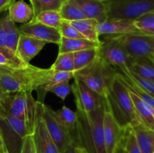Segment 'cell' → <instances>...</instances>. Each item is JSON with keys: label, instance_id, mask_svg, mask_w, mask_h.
Returning <instances> with one entry per match:
<instances>
[{"label": "cell", "instance_id": "46", "mask_svg": "<svg viewBox=\"0 0 154 153\" xmlns=\"http://www.w3.org/2000/svg\"><path fill=\"white\" fill-rule=\"evenodd\" d=\"M153 114H154V110H153Z\"/></svg>", "mask_w": 154, "mask_h": 153}, {"label": "cell", "instance_id": "6", "mask_svg": "<svg viewBox=\"0 0 154 153\" xmlns=\"http://www.w3.org/2000/svg\"><path fill=\"white\" fill-rule=\"evenodd\" d=\"M32 132L23 120L11 116H0V134L9 152L20 153L23 140Z\"/></svg>", "mask_w": 154, "mask_h": 153}, {"label": "cell", "instance_id": "40", "mask_svg": "<svg viewBox=\"0 0 154 153\" xmlns=\"http://www.w3.org/2000/svg\"><path fill=\"white\" fill-rule=\"evenodd\" d=\"M127 132V131H126ZM125 139V138H124ZM115 153H128L127 152H126V150L124 148V140H123V142L120 143V145L119 146L118 148H117V149L116 150Z\"/></svg>", "mask_w": 154, "mask_h": 153}, {"label": "cell", "instance_id": "14", "mask_svg": "<svg viewBox=\"0 0 154 153\" xmlns=\"http://www.w3.org/2000/svg\"><path fill=\"white\" fill-rule=\"evenodd\" d=\"M22 34L32 36L35 38L45 41L46 43H53L58 44L60 43L62 36L58 29L38 22H30L23 24L19 28Z\"/></svg>", "mask_w": 154, "mask_h": 153}, {"label": "cell", "instance_id": "26", "mask_svg": "<svg viewBox=\"0 0 154 153\" xmlns=\"http://www.w3.org/2000/svg\"><path fill=\"white\" fill-rule=\"evenodd\" d=\"M53 113L58 121L66 128L71 134L75 131L78 122V114L66 106H63L57 111L53 110Z\"/></svg>", "mask_w": 154, "mask_h": 153}, {"label": "cell", "instance_id": "38", "mask_svg": "<svg viewBox=\"0 0 154 153\" xmlns=\"http://www.w3.org/2000/svg\"><path fill=\"white\" fill-rule=\"evenodd\" d=\"M17 0H0V14L8 10L9 7Z\"/></svg>", "mask_w": 154, "mask_h": 153}, {"label": "cell", "instance_id": "18", "mask_svg": "<svg viewBox=\"0 0 154 153\" xmlns=\"http://www.w3.org/2000/svg\"><path fill=\"white\" fill-rule=\"evenodd\" d=\"M129 92L134 104L135 112L141 123L146 128L154 131L153 109L144 100H141L133 92L129 90Z\"/></svg>", "mask_w": 154, "mask_h": 153}, {"label": "cell", "instance_id": "12", "mask_svg": "<svg viewBox=\"0 0 154 153\" xmlns=\"http://www.w3.org/2000/svg\"><path fill=\"white\" fill-rule=\"evenodd\" d=\"M43 118L51 138L55 142L60 152H63L74 142L72 134L56 118L53 113V110L45 104L43 108Z\"/></svg>", "mask_w": 154, "mask_h": 153}, {"label": "cell", "instance_id": "48", "mask_svg": "<svg viewBox=\"0 0 154 153\" xmlns=\"http://www.w3.org/2000/svg\"><path fill=\"white\" fill-rule=\"evenodd\" d=\"M64 1H65V0H64Z\"/></svg>", "mask_w": 154, "mask_h": 153}, {"label": "cell", "instance_id": "4", "mask_svg": "<svg viewBox=\"0 0 154 153\" xmlns=\"http://www.w3.org/2000/svg\"><path fill=\"white\" fill-rule=\"evenodd\" d=\"M36 106L37 100L33 98L31 92L2 93L0 116H11L23 120L33 131Z\"/></svg>", "mask_w": 154, "mask_h": 153}, {"label": "cell", "instance_id": "45", "mask_svg": "<svg viewBox=\"0 0 154 153\" xmlns=\"http://www.w3.org/2000/svg\"><path fill=\"white\" fill-rule=\"evenodd\" d=\"M5 153H11V152H8V150H7V151H6V152H5Z\"/></svg>", "mask_w": 154, "mask_h": 153}, {"label": "cell", "instance_id": "17", "mask_svg": "<svg viewBox=\"0 0 154 153\" xmlns=\"http://www.w3.org/2000/svg\"><path fill=\"white\" fill-rule=\"evenodd\" d=\"M46 44L44 40L21 33L17 52L25 62L29 63L30 61L43 49Z\"/></svg>", "mask_w": 154, "mask_h": 153}, {"label": "cell", "instance_id": "41", "mask_svg": "<svg viewBox=\"0 0 154 153\" xmlns=\"http://www.w3.org/2000/svg\"><path fill=\"white\" fill-rule=\"evenodd\" d=\"M7 151V148H6L5 145L4 143V141H3L2 137L1 136V134H0V153H5Z\"/></svg>", "mask_w": 154, "mask_h": 153}, {"label": "cell", "instance_id": "2", "mask_svg": "<svg viewBox=\"0 0 154 153\" xmlns=\"http://www.w3.org/2000/svg\"><path fill=\"white\" fill-rule=\"evenodd\" d=\"M53 70L29 64L20 68L0 67V90L2 93L37 91L46 83Z\"/></svg>", "mask_w": 154, "mask_h": 153}, {"label": "cell", "instance_id": "7", "mask_svg": "<svg viewBox=\"0 0 154 153\" xmlns=\"http://www.w3.org/2000/svg\"><path fill=\"white\" fill-rule=\"evenodd\" d=\"M117 40L132 59L154 56V35L143 32L111 36Z\"/></svg>", "mask_w": 154, "mask_h": 153}, {"label": "cell", "instance_id": "36", "mask_svg": "<svg viewBox=\"0 0 154 153\" xmlns=\"http://www.w3.org/2000/svg\"><path fill=\"white\" fill-rule=\"evenodd\" d=\"M49 92H53L57 97L65 100L72 92V85L69 84V81H65L53 86L49 89Z\"/></svg>", "mask_w": 154, "mask_h": 153}, {"label": "cell", "instance_id": "5", "mask_svg": "<svg viewBox=\"0 0 154 153\" xmlns=\"http://www.w3.org/2000/svg\"><path fill=\"white\" fill-rule=\"evenodd\" d=\"M116 73L117 70L99 56L88 67L75 73L74 76L78 78L99 96L106 99Z\"/></svg>", "mask_w": 154, "mask_h": 153}, {"label": "cell", "instance_id": "22", "mask_svg": "<svg viewBox=\"0 0 154 153\" xmlns=\"http://www.w3.org/2000/svg\"><path fill=\"white\" fill-rule=\"evenodd\" d=\"M70 22L86 39L96 43H102L96 28L97 24L99 23L96 20L85 18L79 20L72 21Z\"/></svg>", "mask_w": 154, "mask_h": 153}, {"label": "cell", "instance_id": "49", "mask_svg": "<svg viewBox=\"0 0 154 153\" xmlns=\"http://www.w3.org/2000/svg\"><path fill=\"white\" fill-rule=\"evenodd\" d=\"M153 153H154V152H153Z\"/></svg>", "mask_w": 154, "mask_h": 153}, {"label": "cell", "instance_id": "9", "mask_svg": "<svg viewBox=\"0 0 154 153\" xmlns=\"http://www.w3.org/2000/svg\"><path fill=\"white\" fill-rule=\"evenodd\" d=\"M99 56L120 73L126 74L131 70L132 58L123 46L111 36L101 43Z\"/></svg>", "mask_w": 154, "mask_h": 153}, {"label": "cell", "instance_id": "21", "mask_svg": "<svg viewBox=\"0 0 154 153\" xmlns=\"http://www.w3.org/2000/svg\"><path fill=\"white\" fill-rule=\"evenodd\" d=\"M142 153L154 152V131L142 124L132 127Z\"/></svg>", "mask_w": 154, "mask_h": 153}, {"label": "cell", "instance_id": "29", "mask_svg": "<svg viewBox=\"0 0 154 153\" xmlns=\"http://www.w3.org/2000/svg\"><path fill=\"white\" fill-rule=\"evenodd\" d=\"M53 71L75 72L74 71V52L59 53L57 59L51 65Z\"/></svg>", "mask_w": 154, "mask_h": 153}, {"label": "cell", "instance_id": "24", "mask_svg": "<svg viewBox=\"0 0 154 153\" xmlns=\"http://www.w3.org/2000/svg\"><path fill=\"white\" fill-rule=\"evenodd\" d=\"M131 70L144 79L154 82V62L150 58H132Z\"/></svg>", "mask_w": 154, "mask_h": 153}, {"label": "cell", "instance_id": "33", "mask_svg": "<svg viewBox=\"0 0 154 153\" xmlns=\"http://www.w3.org/2000/svg\"><path fill=\"white\" fill-rule=\"evenodd\" d=\"M0 52L11 59H17L19 56L6 46V31L3 17L0 19Z\"/></svg>", "mask_w": 154, "mask_h": 153}, {"label": "cell", "instance_id": "44", "mask_svg": "<svg viewBox=\"0 0 154 153\" xmlns=\"http://www.w3.org/2000/svg\"><path fill=\"white\" fill-rule=\"evenodd\" d=\"M2 94V91H1V90H0V98H1Z\"/></svg>", "mask_w": 154, "mask_h": 153}, {"label": "cell", "instance_id": "31", "mask_svg": "<svg viewBox=\"0 0 154 153\" xmlns=\"http://www.w3.org/2000/svg\"><path fill=\"white\" fill-rule=\"evenodd\" d=\"M134 24L141 32L154 35V11L134 20Z\"/></svg>", "mask_w": 154, "mask_h": 153}, {"label": "cell", "instance_id": "35", "mask_svg": "<svg viewBox=\"0 0 154 153\" xmlns=\"http://www.w3.org/2000/svg\"><path fill=\"white\" fill-rule=\"evenodd\" d=\"M58 30L63 38H85L69 21H62Z\"/></svg>", "mask_w": 154, "mask_h": 153}, {"label": "cell", "instance_id": "47", "mask_svg": "<svg viewBox=\"0 0 154 153\" xmlns=\"http://www.w3.org/2000/svg\"><path fill=\"white\" fill-rule=\"evenodd\" d=\"M29 1H30V0H29Z\"/></svg>", "mask_w": 154, "mask_h": 153}, {"label": "cell", "instance_id": "23", "mask_svg": "<svg viewBox=\"0 0 154 153\" xmlns=\"http://www.w3.org/2000/svg\"><path fill=\"white\" fill-rule=\"evenodd\" d=\"M99 46L89 48V49L74 52V71L75 73L88 67L99 58Z\"/></svg>", "mask_w": 154, "mask_h": 153}, {"label": "cell", "instance_id": "30", "mask_svg": "<svg viewBox=\"0 0 154 153\" xmlns=\"http://www.w3.org/2000/svg\"><path fill=\"white\" fill-rule=\"evenodd\" d=\"M33 10V18L45 10H59L64 0H30ZM32 18V19H33Z\"/></svg>", "mask_w": 154, "mask_h": 153}, {"label": "cell", "instance_id": "27", "mask_svg": "<svg viewBox=\"0 0 154 153\" xmlns=\"http://www.w3.org/2000/svg\"><path fill=\"white\" fill-rule=\"evenodd\" d=\"M59 12L62 19L69 22L87 18L81 8L72 0H65L62 4Z\"/></svg>", "mask_w": 154, "mask_h": 153}, {"label": "cell", "instance_id": "34", "mask_svg": "<svg viewBox=\"0 0 154 153\" xmlns=\"http://www.w3.org/2000/svg\"><path fill=\"white\" fill-rule=\"evenodd\" d=\"M124 148L128 153H142L132 127H129L124 139Z\"/></svg>", "mask_w": 154, "mask_h": 153}, {"label": "cell", "instance_id": "11", "mask_svg": "<svg viewBox=\"0 0 154 153\" xmlns=\"http://www.w3.org/2000/svg\"><path fill=\"white\" fill-rule=\"evenodd\" d=\"M73 79L72 92L75 95L77 111L82 112H91L99 107L105 101V98L89 88L76 76H74Z\"/></svg>", "mask_w": 154, "mask_h": 153}, {"label": "cell", "instance_id": "32", "mask_svg": "<svg viewBox=\"0 0 154 153\" xmlns=\"http://www.w3.org/2000/svg\"><path fill=\"white\" fill-rule=\"evenodd\" d=\"M121 74V73H120ZM124 75L126 78L129 80L135 82V84L141 87L144 91H145L147 94L151 95L152 97L154 98V82L153 81L149 80L144 79V78L141 77V76H138V74L132 72V70H129V72L126 74H122Z\"/></svg>", "mask_w": 154, "mask_h": 153}, {"label": "cell", "instance_id": "19", "mask_svg": "<svg viewBox=\"0 0 154 153\" xmlns=\"http://www.w3.org/2000/svg\"><path fill=\"white\" fill-rule=\"evenodd\" d=\"M8 15L15 23H27L33 18L32 8L23 0H18L9 7Z\"/></svg>", "mask_w": 154, "mask_h": 153}, {"label": "cell", "instance_id": "42", "mask_svg": "<svg viewBox=\"0 0 154 153\" xmlns=\"http://www.w3.org/2000/svg\"><path fill=\"white\" fill-rule=\"evenodd\" d=\"M75 149H76V153H88L85 148L81 146H77Z\"/></svg>", "mask_w": 154, "mask_h": 153}, {"label": "cell", "instance_id": "3", "mask_svg": "<svg viewBox=\"0 0 154 153\" xmlns=\"http://www.w3.org/2000/svg\"><path fill=\"white\" fill-rule=\"evenodd\" d=\"M105 101L107 109L112 113L120 127L126 129L141 124L135 112L129 90L117 75L111 82L109 94Z\"/></svg>", "mask_w": 154, "mask_h": 153}, {"label": "cell", "instance_id": "37", "mask_svg": "<svg viewBox=\"0 0 154 153\" xmlns=\"http://www.w3.org/2000/svg\"><path fill=\"white\" fill-rule=\"evenodd\" d=\"M20 153H37L34 140H33L32 134L27 135L23 138Z\"/></svg>", "mask_w": 154, "mask_h": 153}, {"label": "cell", "instance_id": "15", "mask_svg": "<svg viewBox=\"0 0 154 153\" xmlns=\"http://www.w3.org/2000/svg\"><path fill=\"white\" fill-rule=\"evenodd\" d=\"M99 35H121L129 33L141 32L135 27L133 20L108 18L104 22L97 24Z\"/></svg>", "mask_w": 154, "mask_h": 153}, {"label": "cell", "instance_id": "13", "mask_svg": "<svg viewBox=\"0 0 154 153\" xmlns=\"http://www.w3.org/2000/svg\"><path fill=\"white\" fill-rule=\"evenodd\" d=\"M128 128L124 129L120 127L112 113L106 109L103 118L104 139L106 153H115L116 150L124 140Z\"/></svg>", "mask_w": 154, "mask_h": 153}, {"label": "cell", "instance_id": "8", "mask_svg": "<svg viewBox=\"0 0 154 153\" xmlns=\"http://www.w3.org/2000/svg\"><path fill=\"white\" fill-rule=\"evenodd\" d=\"M108 18L135 20L154 11V0H107Z\"/></svg>", "mask_w": 154, "mask_h": 153}, {"label": "cell", "instance_id": "25", "mask_svg": "<svg viewBox=\"0 0 154 153\" xmlns=\"http://www.w3.org/2000/svg\"><path fill=\"white\" fill-rule=\"evenodd\" d=\"M3 20L6 31V46L11 50L17 52V44L21 34L20 31L15 22L10 19L8 14L3 16Z\"/></svg>", "mask_w": 154, "mask_h": 153}, {"label": "cell", "instance_id": "10", "mask_svg": "<svg viewBox=\"0 0 154 153\" xmlns=\"http://www.w3.org/2000/svg\"><path fill=\"white\" fill-rule=\"evenodd\" d=\"M45 104L37 101L32 137L37 153H60L51 138L43 118Z\"/></svg>", "mask_w": 154, "mask_h": 153}, {"label": "cell", "instance_id": "16", "mask_svg": "<svg viewBox=\"0 0 154 153\" xmlns=\"http://www.w3.org/2000/svg\"><path fill=\"white\" fill-rule=\"evenodd\" d=\"M81 8L87 18L95 19L99 23L108 19L107 0H72Z\"/></svg>", "mask_w": 154, "mask_h": 153}, {"label": "cell", "instance_id": "43", "mask_svg": "<svg viewBox=\"0 0 154 153\" xmlns=\"http://www.w3.org/2000/svg\"><path fill=\"white\" fill-rule=\"evenodd\" d=\"M150 58V59H152V60H153V62H154V56H153V57H151V58Z\"/></svg>", "mask_w": 154, "mask_h": 153}, {"label": "cell", "instance_id": "39", "mask_svg": "<svg viewBox=\"0 0 154 153\" xmlns=\"http://www.w3.org/2000/svg\"><path fill=\"white\" fill-rule=\"evenodd\" d=\"M76 146L77 145L75 143V142H72L69 146H68L63 152L61 153H76Z\"/></svg>", "mask_w": 154, "mask_h": 153}, {"label": "cell", "instance_id": "28", "mask_svg": "<svg viewBox=\"0 0 154 153\" xmlns=\"http://www.w3.org/2000/svg\"><path fill=\"white\" fill-rule=\"evenodd\" d=\"M63 20L59 10H50L41 12L31 21L41 22L44 25L58 29Z\"/></svg>", "mask_w": 154, "mask_h": 153}, {"label": "cell", "instance_id": "20", "mask_svg": "<svg viewBox=\"0 0 154 153\" xmlns=\"http://www.w3.org/2000/svg\"><path fill=\"white\" fill-rule=\"evenodd\" d=\"M101 44L91 41L86 38H66L62 37L59 44V53L75 52L83 50L99 47Z\"/></svg>", "mask_w": 154, "mask_h": 153}, {"label": "cell", "instance_id": "1", "mask_svg": "<svg viewBox=\"0 0 154 153\" xmlns=\"http://www.w3.org/2000/svg\"><path fill=\"white\" fill-rule=\"evenodd\" d=\"M107 109L106 101L99 107L89 112L77 111L78 122L75 131L77 136L73 141L85 148L88 153H106L104 139L103 118Z\"/></svg>", "mask_w": 154, "mask_h": 153}]
</instances>
